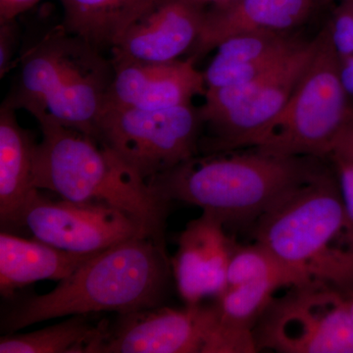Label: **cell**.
<instances>
[{
	"label": "cell",
	"instance_id": "cell-8",
	"mask_svg": "<svg viewBox=\"0 0 353 353\" xmlns=\"http://www.w3.org/2000/svg\"><path fill=\"white\" fill-rule=\"evenodd\" d=\"M22 226L37 240L77 253L102 252L138 236L154 238L141 222L119 209L97 202L53 201L38 189L26 204Z\"/></svg>",
	"mask_w": 353,
	"mask_h": 353
},
{
	"label": "cell",
	"instance_id": "cell-26",
	"mask_svg": "<svg viewBox=\"0 0 353 353\" xmlns=\"http://www.w3.org/2000/svg\"><path fill=\"white\" fill-rule=\"evenodd\" d=\"M19 41L16 20L0 22V76L3 78L12 68Z\"/></svg>",
	"mask_w": 353,
	"mask_h": 353
},
{
	"label": "cell",
	"instance_id": "cell-18",
	"mask_svg": "<svg viewBox=\"0 0 353 353\" xmlns=\"http://www.w3.org/2000/svg\"><path fill=\"white\" fill-rule=\"evenodd\" d=\"M38 143L20 126L15 109H0V220L1 226H22L23 212L34 185V155Z\"/></svg>",
	"mask_w": 353,
	"mask_h": 353
},
{
	"label": "cell",
	"instance_id": "cell-29",
	"mask_svg": "<svg viewBox=\"0 0 353 353\" xmlns=\"http://www.w3.org/2000/svg\"><path fill=\"white\" fill-rule=\"evenodd\" d=\"M345 158L353 162V138L345 132H341L333 146L331 154Z\"/></svg>",
	"mask_w": 353,
	"mask_h": 353
},
{
	"label": "cell",
	"instance_id": "cell-20",
	"mask_svg": "<svg viewBox=\"0 0 353 353\" xmlns=\"http://www.w3.org/2000/svg\"><path fill=\"white\" fill-rule=\"evenodd\" d=\"M95 253L67 252L43 241L26 240L2 232L0 292L4 297H11L16 290L32 283L64 280Z\"/></svg>",
	"mask_w": 353,
	"mask_h": 353
},
{
	"label": "cell",
	"instance_id": "cell-10",
	"mask_svg": "<svg viewBox=\"0 0 353 353\" xmlns=\"http://www.w3.org/2000/svg\"><path fill=\"white\" fill-rule=\"evenodd\" d=\"M318 39L301 43L254 94L220 118L208 123L218 150L259 148L282 117L290 97L317 48Z\"/></svg>",
	"mask_w": 353,
	"mask_h": 353
},
{
	"label": "cell",
	"instance_id": "cell-13",
	"mask_svg": "<svg viewBox=\"0 0 353 353\" xmlns=\"http://www.w3.org/2000/svg\"><path fill=\"white\" fill-rule=\"evenodd\" d=\"M196 59L166 63L123 62L113 64L108 104L119 108L162 110L192 103L206 92L203 73Z\"/></svg>",
	"mask_w": 353,
	"mask_h": 353
},
{
	"label": "cell",
	"instance_id": "cell-4",
	"mask_svg": "<svg viewBox=\"0 0 353 353\" xmlns=\"http://www.w3.org/2000/svg\"><path fill=\"white\" fill-rule=\"evenodd\" d=\"M345 233L338 178L318 171L257 221L256 241L313 280L353 292V246L333 248Z\"/></svg>",
	"mask_w": 353,
	"mask_h": 353
},
{
	"label": "cell",
	"instance_id": "cell-23",
	"mask_svg": "<svg viewBox=\"0 0 353 353\" xmlns=\"http://www.w3.org/2000/svg\"><path fill=\"white\" fill-rule=\"evenodd\" d=\"M253 281H269L281 288L315 282L307 273L285 263L257 241L252 245H234L228 269V287Z\"/></svg>",
	"mask_w": 353,
	"mask_h": 353
},
{
	"label": "cell",
	"instance_id": "cell-1",
	"mask_svg": "<svg viewBox=\"0 0 353 353\" xmlns=\"http://www.w3.org/2000/svg\"><path fill=\"white\" fill-rule=\"evenodd\" d=\"M169 277L161 241L138 236L95 253L54 290L16 304L4 318L9 333L53 318L158 306Z\"/></svg>",
	"mask_w": 353,
	"mask_h": 353
},
{
	"label": "cell",
	"instance_id": "cell-25",
	"mask_svg": "<svg viewBox=\"0 0 353 353\" xmlns=\"http://www.w3.org/2000/svg\"><path fill=\"white\" fill-rule=\"evenodd\" d=\"M340 185L345 212V238L353 245V162L345 158L330 155Z\"/></svg>",
	"mask_w": 353,
	"mask_h": 353
},
{
	"label": "cell",
	"instance_id": "cell-24",
	"mask_svg": "<svg viewBox=\"0 0 353 353\" xmlns=\"http://www.w3.org/2000/svg\"><path fill=\"white\" fill-rule=\"evenodd\" d=\"M327 27L339 57L353 55V0H341Z\"/></svg>",
	"mask_w": 353,
	"mask_h": 353
},
{
	"label": "cell",
	"instance_id": "cell-12",
	"mask_svg": "<svg viewBox=\"0 0 353 353\" xmlns=\"http://www.w3.org/2000/svg\"><path fill=\"white\" fill-rule=\"evenodd\" d=\"M206 8L190 0H160L112 48V63L175 61L194 48Z\"/></svg>",
	"mask_w": 353,
	"mask_h": 353
},
{
	"label": "cell",
	"instance_id": "cell-30",
	"mask_svg": "<svg viewBox=\"0 0 353 353\" xmlns=\"http://www.w3.org/2000/svg\"><path fill=\"white\" fill-rule=\"evenodd\" d=\"M190 1L203 8H208V7L210 8V7L224 6L233 0H190Z\"/></svg>",
	"mask_w": 353,
	"mask_h": 353
},
{
	"label": "cell",
	"instance_id": "cell-28",
	"mask_svg": "<svg viewBox=\"0 0 353 353\" xmlns=\"http://www.w3.org/2000/svg\"><path fill=\"white\" fill-rule=\"evenodd\" d=\"M340 76L345 92L353 97V55L340 57Z\"/></svg>",
	"mask_w": 353,
	"mask_h": 353
},
{
	"label": "cell",
	"instance_id": "cell-11",
	"mask_svg": "<svg viewBox=\"0 0 353 353\" xmlns=\"http://www.w3.org/2000/svg\"><path fill=\"white\" fill-rule=\"evenodd\" d=\"M225 226L214 213L203 211L190 221L179 238L172 268L179 294L189 305L218 297L228 288V269L234 245Z\"/></svg>",
	"mask_w": 353,
	"mask_h": 353
},
{
	"label": "cell",
	"instance_id": "cell-27",
	"mask_svg": "<svg viewBox=\"0 0 353 353\" xmlns=\"http://www.w3.org/2000/svg\"><path fill=\"white\" fill-rule=\"evenodd\" d=\"M41 0H0V22L16 20Z\"/></svg>",
	"mask_w": 353,
	"mask_h": 353
},
{
	"label": "cell",
	"instance_id": "cell-5",
	"mask_svg": "<svg viewBox=\"0 0 353 353\" xmlns=\"http://www.w3.org/2000/svg\"><path fill=\"white\" fill-rule=\"evenodd\" d=\"M275 129L257 150L285 157H330L353 121V105L340 76V57L328 27Z\"/></svg>",
	"mask_w": 353,
	"mask_h": 353
},
{
	"label": "cell",
	"instance_id": "cell-2",
	"mask_svg": "<svg viewBox=\"0 0 353 353\" xmlns=\"http://www.w3.org/2000/svg\"><path fill=\"white\" fill-rule=\"evenodd\" d=\"M39 123L43 138L34 155L36 189L119 209L161 241L169 201L157 187L92 137L50 119Z\"/></svg>",
	"mask_w": 353,
	"mask_h": 353
},
{
	"label": "cell",
	"instance_id": "cell-32",
	"mask_svg": "<svg viewBox=\"0 0 353 353\" xmlns=\"http://www.w3.org/2000/svg\"><path fill=\"white\" fill-rule=\"evenodd\" d=\"M341 132H345V134H350V136L353 138V121L352 122H350V124L347 125V128H345V129Z\"/></svg>",
	"mask_w": 353,
	"mask_h": 353
},
{
	"label": "cell",
	"instance_id": "cell-22",
	"mask_svg": "<svg viewBox=\"0 0 353 353\" xmlns=\"http://www.w3.org/2000/svg\"><path fill=\"white\" fill-rule=\"evenodd\" d=\"M85 315L48 328L24 334H10L0 340L1 353H92L108 322L94 325Z\"/></svg>",
	"mask_w": 353,
	"mask_h": 353
},
{
	"label": "cell",
	"instance_id": "cell-7",
	"mask_svg": "<svg viewBox=\"0 0 353 353\" xmlns=\"http://www.w3.org/2000/svg\"><path fill=\"white\" fill-rule=\"evenodd\" d=\"M273 299L255 327L257 348L284 353H353V319L345 294L322 283Z\"/></svg>",
	"mask_w": 353,
	"mask_h": 353
},
{
	"label": "cell",
	"instance_id": "cell-9",
	"mask_svg": "<svg viewBox=\"0 0 353 353\" xmlns=\"http://www.w3.org/2000/svg\"><path fill=\"white\" fill-rule=\"evenodd\" d=\"M217 319L216 304L124 313L108 322L92 353H202Z\"/></svg>",
	"mask_w": 353,
	"mask_h": 353
},
{
	"label": "cell",
	"instance_id": "cell-3",
	"mask_svg": "<svg viewBox=\"0 0 353 353\" xmlns=\"http://www.w3.org/2000/svg\"><path fill=\"white\" fill-rule=\"evenodd\" d=\"M318 170L303 157L257 150L245 154L183 162L152 185L169 201L199 206L227 224L259 221Z\"/></svg>",
	"mask_w": 353,
	"mask_h": 353
},
{
	"label": "cell",
	"instance_id": "cell-15",
	"mask_svg": "<svg viewBox=\"0 0 353 353\" xmlns=\"http://www.w3.org/2000/svg\"><path fill=\"white\" fill-rule=\"evenodd\" d=\"M325 0H233L206 9L192 57L208 54L223 41L248 32H289L304 24Z\"/></svg>",
	"mask_w": 353,
	"mask_h": 353
},
{
	"label": "cell",
	"instance_id": "cell-31",
	"mask_svg": "<svg viewBox=\"0 0 353 353\" xmlns=\"http://www.w3.org/2000/svg\"><path fill=\"white\" fill-rule=\"evenodd\" d=\"M345 301H347L348 309H350V314H352V317L353 319V292H350V294H345Z\"/></svg>",
	"mask_w": 353,
	"mask_h": 353
},
{
	"label": "cell",
	"instance_id": "cell-19",
	"mask_svg": "<svg viewBox=\"0 0 353 353\" xmlns=\"http://www.w3.org/2000/svg\"><path fill=\"white\" fill-rule=\"evenodd\" d=\"M280 288L269 281H253L228 287L218 296L217 322L203 353L259 352L255 327Z\"/></svg>",
	"mask_w": 353,
	"mask_h": 353
},
{
	"label": "cell",
	"instance_id": "cell-17",
	"mask_svg": "<svg viewBox=\"0 0 353 353\" xmlns=\"http://www.w3.org/2000/svg\"><path fill=\"white\" fill-rule=\"evenodd\" d=\"M78 38L64 27L50 32L23 57L18 81L4 104L39 119L66 73Z\"/></svg>",
	"mask_w": 353,
	"mask_h": 353
},
{
	"label": "cell",
	"instance_id": "cell-16",
	"mask_svg": "<svg viewBox=\"0 0 353 353\" xmlns=\"http://www.w3.org/2000/svg\"><path fill=\"white\" fill-rule=\"evenodd\" d=\"M288 32L236 34L217 46V54L203 72L206 90L250 82L284 61L299 44Z\"/></svg>",
	"mask_w": 353,
	"mask_h": 353
},
{
	"label": "cell",
	"instance_id": "cell-21",
	"mask_svg": "<svg viewBox=\"0 0 353 353\" xmlns=\"http://www.w3.org/2000/svg\"><path fill=\"white\" fill-rule=\"evenodd\" d=\"M64 29L99 50L111 48L160 0H60Z\"/></svg>",
	"mask_w": 353,
	"mask_h": 353
},
{
	"label": "cell",
	"instance_id": "cell-14",
	"mask_svg": "<svg viewBox=\"0 0 353 353\" xmlns=\"http://www.w3.org/2000/svg\"><path fill=\"white\" fill-rule=\"evenodd\" d=\"M113 72L112 62L109 64L97 48L78 38L61 83L37 120L54 121L95 139Z\"/></svg>",
	"mask_w": 353,
	"mask_h": 353
},
{
	"label": "cell",
	"instance_id": "cell-33",
	"mask_svg": "<svg viewBox=\"0 0 353 353\" xmlns=\"http://www.w3.org/2000/svg\"><path fill=\"white\" fill-rule=\"evenodd\" d=\"M325 1H328V0H325Z\"/></svg>",
	"mask_w": 353,
	"mask_h": 353
},
{
	"label": "cell",
	"instance_id": "cell-6",
	"mask_svg": "<svg viewBox=\"0 0 353 353\" xmlns=\"http://www.w3.org/2000/svg\"><path fill=\"white\" fill-rule=\"evenodd\" d=\"M199 109L192 103L162 110L108 104L95 139L146 182L194 158L201 132Z\"/></svg>",
	"mask_w": 353,
	"mask_h": 353
}]
</instances>
